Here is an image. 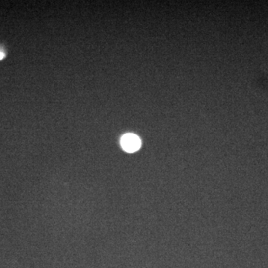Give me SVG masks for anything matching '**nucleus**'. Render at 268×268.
<instances>
[{"mask_svg":"<svg viewBox=\"0 0 268 268\" xmlns=\"http://www.w3.org/2000/svg\"><path fill=\"white\" fill-rule=\"evenodd\" d=\"M121 145L127 152H135L140 148L141 140L137 136L134 135V134H125L121 139Z\"/></svg>","mask_w":268,"mask_h":268,"instance_id":"nucleus-1","label":"nucleus"},{"mask_svg":"<svg viewBox=\"0 0 268 268\" xmlns=\"http://www.w3.org/2000/svg\"><path fill=\"white\" fill-rule=\"evenodd\" d=\"M5 57V53L2 48H0V60H3Z\"/></svg>","mask_w":268,"mask_h":268,"instance_id":"nucleus-2","label":"nucleus"}]
</instances>
